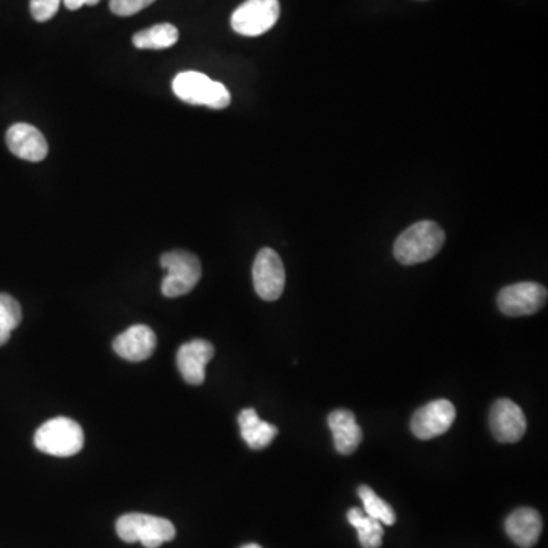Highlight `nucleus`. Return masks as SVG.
Returning <instances> with one entry per match:
<instances>
[{"instance_id":"nucleus-1","label":"nucleus","mask_w":548,"mask_h":548,"mask_svg":"<svg viewBox=\"0 0 548 548\" xmlns=\"http://www.w3.org/2000/svg\"><path fill=\"white\" fill-rule=\"evenodd\" d=\"M445 232L434 221H419L396 239L393 253L401 264L415 265L430 261L442 250Z\"/></svg>"},{"instance_id":"nucleus-2","label":"nucleus","mask_w":548,"mask_h":548,"mask_svg":"<svg viewBox=\"0 0 548 548\" xmlns=\"http://www.w3.org/2000/svg\"><path fill=\"white\" fill-rule=\"evenodd\" d=\"M119 538L128 544L141 542L145 548H159L176 538V527L165 518L145 513H125L116 523Z\"/></svg>"},{"instance_id":"nucleus-3","label":"nucleus","mask_w":548,"mask_h":548,"mask_svg":"<svg viewBox=\"0 0 548 548\" xmlns=\"http://www.w3.org/2000/svg\"><path fill=\"white\" fill-rule=\"evenodd\" d=\"M34 445L42 453L55 457H71L84 447V431L69 418H54L45 422L34 436Z\"/></svg>"},{"instance_id":"nucleus-4","label":"nucleus","mask_w":548,"mask_h":548,"mask_svg":"<svg viewBox=\"0 0 548 548\" xmlns=\"http://www.w3.org/2000/svg\"><path fill=\"white\" fill-rule=\"evenodd\" d=\"M177 98L191 106H206L209 109H226L230 104V92L224 84L211 80L200 72H180L173 81Z\"/></svg>"},{"instance_id":"nucleus-5","label":"nucleus","mask_w":548,"mask_h":548,"mask_svg":"<svg viewBox=\"0 0 548 548\" xmlns=\"http://www.w3.org/2000/svg\"><path fill=\"white\" fill-rule=\"evenodd\" d=\"M160 265L166 270L162 282L163 296L180 297L191 293L201 278L200 259L186 250H174L160 258Z\"/></svg>"},{"instance_id":"nucleus-6","label":"nucleus","mask_w":548,"mask_h":548,"mask_svg":"<svg viewBox=\"0 0 548 548\" xmlns=\"http://www.w3.org/2000/svg\"><path fill=\"white\" fill-rule=\"evenodd\" d=\"M281 16L279 0H246L233 11L230 25L239 36L258 37L270 31Z\"/></svg>"},{"instance_id":"nucleus-7","label":"nucleus","mask_w":548,"mask_h":548,"mask_svg":"<svg viewBox=\"0 0 548 548\" xmlns=\"http://www.w3.org/2000/svg\"><path fill=\"white\" fill-rule=\"evenodd\" d=\"M498 308L509 317L532 316L544 308L547 290L536 282L509 285L498 294Z\"/></svg>"},{"instance_id":"nucleus-8","label":"nucleus","mask_w":548,"mask_h":548,"mask_svg":"<svg viewBox=\"0 0 548 548\" xmlns=\"http://www.w3.org/2000/svg\"><path fill=\"white\" fill-rule=\"evenodd\" d=\"M253 285L256 293L267 302H274L284 293L285 268L281 256L273 249H262L253 264Z\"/></svg>"},{"instance_id":"nucleus-9","label":"nucleus","mask_w":548,"mask_h":548,"mask_svg":"<svg viewBox=\"0 0 548 548\" xmlns=\"http://www.w3.org/2000/svg\"><path fill=\"white\" fill-rule=\"evenodd\" d=\"M456 419V408L447 399L428 402L411 418V431L418 439L428 440L450 430Z\"/></svg>"},{"instance_id":"nucleus-10","label":"nucleus","mask_w":548,"mask_h":548,"mask_svg":"<svg viewBox=\"0 0 548 548\" xmlns=\"http://www.w3.org/2000/svg\"><path fill=\"white\" fill-rule=\"evenodd\" d=\"M492 434L501 443H515L523 439L527 430L526 416L520 405L510 399H498L489 416Z\"/></svg>"},{"instance_id":"nucleus-11","label":"nucleus","mask_w":548,"mask_h":548,"mask_svg":"<svg viewBox=\"0 0 548 548\" xmlns=\"http://www.w3.org/2000/svg\"><path fill=\"white\" fill-rule=\"evenodd\" d=\"M7 145L14 156L28 162H42L49 153L48 142L42 131L25 122L8 128Z\"/></svg>"},{"instance_id":"nucleus-12","label":"nucleus","mask_w":548,"mask_h":548,"mask_svg":"<svg viewBox=\"0 0 548 548\" xmlns=\"http://www.w3.org/2000/svg\"><path fill=\"white\" fill-rule=\"evenodd\" d=\"M214 346L206 340H192L180 346L177 367L183 380L191 386H201L206 378V366L214 358Z\"/></svg>"},{"instance_id":"nucleus-13","label":"nucleus","mask_w":548,"mask_h":548,"mask_svg":"<svg viewBox=\"0 0 548 548\" xmlns=\"http://www.w3.org/2000/svg\"><path fill=\"white\" fill-rule=\"evenodd\" d=\"M157 337L153 329L145 325H134L122 332L113 341V349L119 357L131 363H141L153 355Z\"/></svg>"},{"instance_id":"nucleus-14","label":"nucleus","mask_w":548,"mask_h":548,"mask_svg":"<svg viewBox=\"0 0 548 548\" xmlns=\"http://www.w3.org/2000/svg\"><path fill=\"white\" fill-rule=\"evenodd\" d=\"M328 425L334 436V445L338 453L351 456L363 442V431L357 424L354 413L345 408L332 411Z\"/></svg>"},{"instance_id":"nucleus-15","label":"nucleus","mask_w":548,"mask_h":548,"mask_svg":"<svg viewBox=\"0 0 548 548\" xmlns=\"http://www.w3.org/2000/svg\"><path fill=\"white\" fill-rule=\"evenodd\" d=\"M506 533L518 547L532 548L542 533V518L530 507H521L510 513L506 520Z\"/></svg>"},{"instance_id":"nucleus-16","label":"nucleus","mask_w":548,"mask_h":548,"mask_svg":"<svg viewBox=\"0 0 548 548\" xmlns=\"http://www.w3.org/2000/svg\"><path fill=\"white\" fill-rule=\"evenodd\" d=\"M238 424L244 442L252 450L267 448L273 442L274 437L278 436V427L262 421L255 408H246L241 411L238 416Z\"/></svg>"},{"instance_id":"nucleus-17","label":"nucleus","mask_w":548,"mask_h":548,"mask_svg":"<svg viewBox=\"0 0 548 548\" xmlns=\"http://www.w3.org/2000/svg\"><path fill=\"white\" fill-rule=\"evenodd\" d=\"M179 42V29L171 23H159L144 31L136 32L133 45L137 49H168Z\"/></svg>"},{"instance_id":"nucleus-18","label":"nucleus","mask_w":548,"mask_h":548,"mask_svg":"<svg viewBox=\"0 0 548 548\" xmlns=\"http://www.w3.org/2000/svg\"><path fill=\"white\" fill-rule=\"evenodd\" d=\"M348 521L358 532V541L363 548H380L383 544L384 529L380 521L367 517L363 510L352 507L348 512Z\"/></svg>"},{"instance_id":"nucleus-19","label":"nucleus","mask_w":548,"mask_h":548,"mask_svg":"<svg viewBox=\"0 0 548 548\" xmlns=\"http://www.w3.org/2000/svg\"><path fill=\"white\" fill-rule=\"evenodd\" d=\"M358 497L363 500L364 512L367 517L373 518V520L380 521L381 524L386 526H393L396 523V513L393 507L389 503L378 497L369 486H360L358 488Z\"/></svg>"},{"instance_id":"nucleus-20","label":"nucleus","mask_w":548,"mask_h":548,"mask_svg":"<svg viewBox=\"0 0 548 548\" xmlns=\"http://www.w3.org/2000/svg\"><path fill=\"white\" fill-rule=\"evenodd\" d=\"M22 322V308L13 296L0 293V326L13 332Z\"/></svg>"},{"instance_id":"nucleus-21","label":"nucleus","mask_w":548,"mask_h":548,"mask_svg":"<svg viewBox=\"0 0 548 548\" xmlns=\"http://www.w3.org/2000/svg\"><path fill=\"white\" fill-rule=\"evenodd\" d=\"M156 0H110V10L121 17L134 16L144 8L150 7Z\"/></svg>"},{"instance_id":"nucleus-22","label":"nucleus","mask_w":548,"mask_h":548,"mask_svg":"<svg viewBox=\"0 0 548 548\" xmlns=\"http://www.w3.org/2000/svg\"><path fill=\"white\" fill-rule=\"evenodd\" d=\"M61 2L63 0H31L29 8H31L32 17L37 22H48L58 13Z\"/></svg>"},{"instance_id":"nucleus-23","label":"nucleus","mask_w":548,"mask_h":548,"mask_svg":"<svg viewBox=\"0 0 548 548\" xmlns=\"http://www.w3.org/2000/svg\"><path fill=\"white\" fill-rule=\"evenodd\" d=\"M63 2L64 5H66L67 10L77 11L80 10L81 7H84V5L93 7V5L99 4L101 0H63Z\"/></svg>"},{"instance_id":"nucleus-24","label":"nucleus","mask_w":548,"mask_h":548,"mask_svg":"<svg viewBox=\"0 0 548 548\" xmlns=\"http://www.w3.org/2000/svg\"><path fill=\"white\" fill-rule=\"evenodd\" d=\"M10 337L11 331H8V329L2 328V326H0V346L7 345Z\"/></svg>"},{"instance_id":"nucleus-25","label":"nucleus","mask_w":548,"mask_h":548,"mask_svg":"<svg viewBox=\"0 0 548 548\" xmlns=\"http://www.w3.org/2000/svg\"><path fill=\"white\" fill-rule=\"evenodd\" d=\"M241 548H262L261 545H258V544H247V545H244V547H241Z\"/></svg>"}]
</instances>
